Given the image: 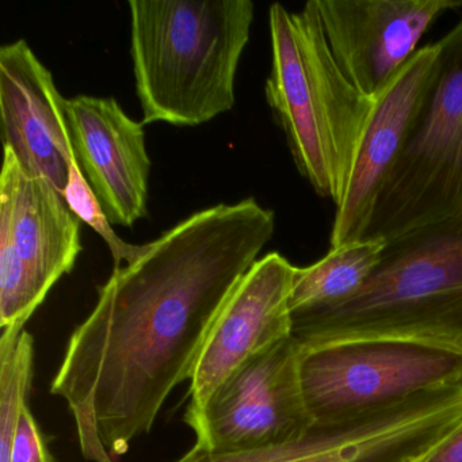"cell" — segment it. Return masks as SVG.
Listing matches in <instances>:
<instances>
[{"label": "cell", "instance_id": "8fae6325", "mask_svg": "<svg viewBox=\"0 0 462 462\" xmlns=\"http://www.w3.org/2000/svg\"><path fill=\"white\" fill-rule=\"evenodd\" d=\"M0 123L4 148L21 169L63 194L77 159L67 99L25 40L0 48Z\"/></svg>", "mask_w": 462, "mask_h": 462}, {"label": "cell", "instance_id": "ac0fdd59", "mask_svg": "<svg viewBox=\"0 0 462 462\" xmlns=\"http://www.w3.org/2000/svg\"><path fill=\"white\" fill-rule=\"evenodd\" d=\"M416 462H462V421Z\"/></svg>", "mask_w": 462, "mask_h": 462}, {"label": "cell", "instance_id": "8992f818", "mask_svg": "<svg viewBox=\"0 0 462 462\" xmlns=\"http://www.w3.org/2000/svg\"><path fill=\"white\" fill-rule=\"evenodd\" d=\"M300 380L313 424L334 423L462 383V351L393 337L302 346Z\"/></svg>", "mask_w": 462, "mask_h": 462}, {"label": "cell", "instance_id": "6da1fadb", "mask_svg": "<svg viewBox=\"0 0 462 462\" xmlns=\"http://www.w3.org/2000/svg\"><path fill=\"white\" fill-rule=\"evenodd\" d=\"M274 229V212L254 199L218 204L115 267L51 383L69 404L86 459L115 462L151 431Z\"/></svg>", "mask_w": 462, "mask_h": 462}, {"label": "cell", "instance_id": "3957f363", "mask_svg": "<svg viewBox=\"0 0 462 462\" xmlns=\"http://www.w3.org/2000/svg\"><path fill=\"white\" fill-rule=\"evenodd\" d=\"M143 123L196 126L229 112L251 0H129Z\"/></svg>", "mask_w": 462, "mask_h": 462}, {"label": "cell", "instance_id": "2e32d148", "mask_svg": "<svg viewBox=\"0 0 462 462\" xmlns=\"http://www.w3.org/2000/svg\"><path fill=\"white\" fill-rule=\"evenodd\" d=\"M63 196L74 215L105 240L112 253L115 267L123 266V262H126V264L132 263L145 253L147 245H129L116 234L101 202L97 199L90 183L80 170L77 159L72 162L69 169V182Z\"/></svg>", "mask_w": 462, "mask_h": 462}, {"label": "cell", "instance_id": "9a60e30c", "mask_svg": "<svg viewBox=\"0 0 462 462\" xmlns=\"http://www.w3.org/2000/svg\"><path fill=\"white\" fill-rule=\"evenodd\" d=\"M34 340L23 329L0 339V462H10L13 442L33 381Z\"/></svg>", "mask_w": 462, "mask_h": 462}, {"label": "cell", "instance_id": "9c48e42d", "mask_svg": "<svg viewBox=\"0 0 462 462\" xmlns=\"http://www.w3.org/2000/svg\"><path fill=\"white\" fill-rule=\"evenodd\" d=\"M324 36L343 74L377 102L418 52L421 37L462 0H316Z\"/></svg>", "mask_w": 462, "mask_h": 462}, {"label": "cell", "instance_id": "5bb4252c", "mask_svg": "<svg viewBox=\"0 0 462 462\" xmlns=\"http://www.w3.org/2000/svg\"><path fill=\"white\" fill-rule=\"evenodd\" d=\"M385 247V240L364 237L329 248L326 256L310 266L297 267L289 300L291 315L356 296L380 266Z\"/></svg>", "mask_w": 462, "mask_h": 462}, {"label": "cell", "instance_id": "ba28073f", "mask_svg": "<svg viewBox=\"0 0 462 462\" xmlns=\"http://www.w3.org/2000/svg\"><path fill=\"white\" fill-rule=\"evenodd\" d=\"M302 345L293 337L273 346L229 377L199 411H186L196 445L243 453L301 438L310 427L300 380Z\"/></svg>", "mask_w": 462, "mask_h": 462}, {"label": "cell", "instance_id": "277c9868", "mask_svg": "<svg viewBox=\"0 0 462 462\" xmlns=\"http://www.w3.org/2000/svg\"><path fill=\"white\" fill-rule=\"evenodd\" d=\"M291 323L302 346L393 337L462 351V213L389 240L356 296Z\"/></svg>", "mask_w": 462, "mask_h": 462}, {"label": "cell", "instance_id": "52a82bcc", "mask_svg": "<svg viewBox=\"0 0 462 462\" xmlns=\"http://www.w3.org/2000/svg\"><path fill=\"white\" fill-rule=\"evenodd\" d=\"M80 223L63 194L5 150L0 174V327L18 337L82 251Z\"/></svg>", "mask_w": 462, "mask_h": 462}, {"label": "cell", "instance_id": "30bf717a", "mask_svg": "<svg viewBox=\"0 0 462 462\" xmlns=\"http://www.w3.org/2000/svg\"><path fill=\"white\" fill-rule=\"evenodd\" d=\"M297 267L270 253L242 278L218 313L190 378V404L199 411L248 362L291 337L289 307Z\"/></svg>", "mask_w": 462, "mask_h": 462}, {"label": "cell", "instance_id": "5b68a950", "mask_svg": "<svg viewBox=\"0 0 462 462\" xmlns=\"http://www.w3.org/2000/svg\"><path fill=\"white\" fill-rule=\"evenodd\" d=\"M438 45V66L365 237L396 239L462 213V20Z\"/></svg>", "mask_w": 462, "mask_h": 462}, {"label": "cell", "instance_id": "7a4b0ae2", "mask_svg": "<svg viewBox=\"0 0 462 462\" xmlns=\"http://www.w3.org/2000/svg\"><path fill=\"white\" fill-rule=\"evenodd\" d=\"M272 71L266 101L300 175L339 207L377 102L356 90L324 36L316 0L300 12H269Z\"/></svg>", "mask_w": 462, "mask_h": 462}, {"label": "cell", "instance_id": "4fadbf2b", "mask_svg": "<svg viewBox=\"0 0 462 462\" xmlns=\"http://www.w3.org/2000/svg\"><path fill=\"white\" fill-rule=\"evenodd\" d=\"M437 66V42L420 48L375 104L350 186L335 213L329 248L366 235L378 197L404 150Z\"/></svg>", "mask_w": 462, "mask_h": 462}, {"label": "cell", "instance_id": "e0dca14e", "mask_svg": "<svg viewBox=\"0 0 462 462\" xmlns=\"http://www.w3.org/2000/svg\"><path fill=\"white\" fill-rule=\"evenodd\" d=\"M10 462H55L44 432L28 404L21 412Z\"/></svg>", "mask_w": 462, "mask_h": 462}, {"label": "cell", "instance_id": "7c38bea8", "mask_svg": "<svg viewBox=\"0 0 462 462\" xmlns=\"http://www.w3.org/2000/svg\"><path fill=\"white\" fill-rule=\"evenodd\" d=\"M67 117L78 164L110 223L134 226L147 216L144 123L132 120L112 97L67 99Z\"/></svg>", "mask_w": 462, "mask_h": 462}]
</instances>
